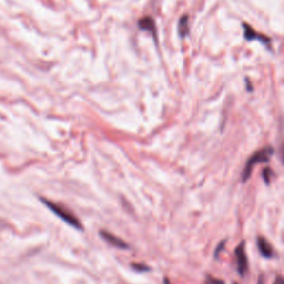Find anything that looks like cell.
Segmentation results:
<instances>
[{
  "label": "cell",
  "instance_id": "obj_1",
  "mask_svg": "<svg viewBox=\"0 0 284 284\" xmlns=\"http://www.w3.org/2000/svg\"><path fill=\"white\" fill-rule=\"evenodd\" d=\"M41 201L43 202L44 204H46L48 208H49L52 212H54L56 216H58L61 220H63L66 223H68L69 225H71L72 228H76L78 230L82 229V225H81L80 221L77 219V217L75 214H72L71 212H69L67 209H64L63 206L61 205H58L54 203V202L51 201H48L47 199H41Z\"/></svg>",
  "mask_w": 284,
  "mask_h": 284
},
{
  "label": "cell",
  "instance_id": "obj_2",
  "mask_svg": "<svg viewBox=\"0 0 284 284\" xmlns=\"http://www.w3.org/2000/svg\"><path fill=\"white\" fill-rule=\"evenodd\" d=\"M272 155H273V149H272L271 147H266L264 149L260 150V151L258 152H255L254 155L251 157L246 162V165L242 173V181L245 182L247 179H249L251 176V172H252V169L255 164L262 163V162H267L270 160Z\"/></svg>",
  "mask_w": 284,
  "mask_h": 284
},
{
  "label": "cell",
  "instance_id": "obj_3",
  "mask_svg": "<svg viewBox=\"0 0 284 284\" xmlns=\"http://www.w3.org/2000/svg\"><path fill=\"white\" fill-rule=\"evenodd\" d=\"M235 259H237V266H238L239 274L244 275L247 272V267H249V264H247V258H246L245 250H244V242L240 243L237 249H235Z\"/></svg>",
  "mask_w": 284,
  "mask_h": 284
},
{
  "label": "cell",
  "instance_id": "obj_4",
  "mask_svg": "<svg viewBox=\"0 0 284 284\" xmlns=\"http://www.w3.org/2000/svg\"><path fill=\"white\" fill-rule=\"evenodd\" d=\"M100 235L108 243H110L112 246H116V247H118V249H122V250L129 249V244L127 242L121 240L120 238L116 237V235L111 234L110 232H107V231H100Z\"/></svg>",
  "mask_w": 284,
  "mask_h": 284
},
{
  "label": "cell",
  "instance_id": "obj_5",
  "mask_svg": "<svg viewBox=\"0 0 284 284\" xmlns=\"http://www.w3.org/2000/svg\"><path fill=\"white\" fill-rule=\"evenodd\" d=\"M258 247L260 250V252L265 258H272L274 255V250L272 245L269 243V241L266 239L259 237L258 238Z\"/></svg>",
  "mask_w": 284,
  "mask_h": 284
},
{
  "label": "cell",
  "instance_id": "obj_6",
  "mask_svg": "<svg viewBox=\"0 0 284 284\" xmlns=\"http://www.w3.org/2000/svg\"><path fill=\"white\" fill-rule=\"evenodd\" d=\"M139 27L140 29H147V30H151L153 29V20L150 17H145L143 19H141L139 21Z\"/></svg>",
  "mask_w": 284,
  "mask_h": 284
},
{
  "label": "cell",
  "instance_id": "obj_7",
  "mask_svg": "<svg viewBox=\"0 0 284 284\" xmlns=\"http://www.w3.org/2000/svg\"><path fill=\"white\" fill-rule=\"evenodd\" d=\"M262 176H263V179H264V181H265V183L269 184L270 181H271V178L273 177V171H272L270 168H266V169L263 170Z\"/></svg>",
  "mask_w": 284,
  "mask_h": 284
},
{
  "label": "cell",
  "instance_id": "obj_8",
  "mask_svg": "<svg viewBox=\"0 0 284 284\" xmlns=\"http://www.w3.org/2000/svg\"><path fill=\"white\" fill-rule=\"evenodd\" d=\"M224 245H225V240L219 243V245H218V247H217L216 252H214V257H216V258L219 257V254H220V251L224 249Z\"/></svg>",
  "mask_w": 284,
  "mask_h": 284
},
{
  "label": "cell",
  "instance_id": "obj_9",
  "mask_svg": "<svg viewBox=\"0 0 284 284\" xmlns=\"http://www.w3.org/2000/svg\"><path fill=\"white\" fill-rule=\"evenodd\" d=\"M206 284H224V282L222 280L219 279H214V278H208V281H206Z\"/></svg>",
  "mask_w": 284,
  "mask_h": 284
},
{
  "label": "cell",
  "instance_id": "obj_10",
  "mask_svg": "<svg viewBox=\"0 0 284 284\" xmlns=\"http://www.w3.org/2000/svg\"><path fill=\"white\" fill-rule=\"evenodd\" d=\"M132 267H135L136 270L138 271H148L149 270V267L148 266H145L144 264H132Z\"/></svg>",
  "mask_w": 284,
  "mask_h": 284
},
{
  "label": "cell",
  "instance_id": "obj_11",
  "mask_svg": "<svg viewBox=\"0 0 284 284\" xmlns=\"http://www.w3.org/2000/svg\"><path fill=\"white\" fill-rule=\"evenodd\" d=\"M258 284H264V278H263V275H260Z\"/></svg>",
  "mask_w": 284,
  "mask_h": 284
},
{
  "label": "cell",
  "instance_id": "obj_12",
  "mask_svg": "<svg viewBox=\"0 0 284 284\" xmlns=\"http://www.w3.org/2000/svg\"><path fill=\"white\" fill-rule=\"evenodd\" d=\"M274 284H282V278L280 277V275L277 278V280H275V283Z\"/></svg>",
  "mask_w": 284,
  "mask_h": 284
},
{
  "label": "cell",
  "instance_id": "obj_13",
  "mask_svg": "<svg viewBox=\"0 0 284 284\" xmlns=\"http://www.w3.org/2000/svg\"><path fill=\"white\" fill-rule=\"evenodd\" d=\"M165 284H171V283H170V282L168 281V280H165Z\"/></svg>",
  "mask_w": 284,
  "mask_h": 284
},
{
  "label": "cell",
  "instance_id": "obj_14",
  "mask_svg": "<svg viewBox=\"0 0 284 284\" xmlns=\"http://www.w3.org/2000/svg\"><path fill=\"white\" fill-rule=\"evenodd\" d=\"M234 284H237V283H234Z\"/></svg>",
  "mask_w": 284,
  "mask_h": 284
}]
</instances>
